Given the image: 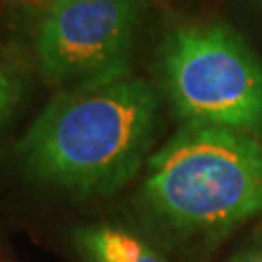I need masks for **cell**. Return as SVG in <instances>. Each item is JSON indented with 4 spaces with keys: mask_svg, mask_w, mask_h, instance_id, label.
<instances>
[{
    "mask_svg": "<svg viewBox=\"0 0 262 262\" xmlns=\"http://www.w3.org/2000/svg\"><path fill=\"white\" fill-rule=\"evenodd\" d=\"M16 101H18V85L0 64V124L10 117Z\"/></svg>",
    "mask_w": 262,
    "mask_h": 262,
    "instance_id": "6",
    "label": "cell"
},
{
    "mask_svg": "<svg viewBox=\"0 0 262 262\" xmlns=\"http://www.w3.org/2000/svg\"><path fill=\"white\" fill-rule=\"evenodd\" d=\"M142 198L183 237H222L262 212V144L254 134L185 122L148 159Z\"/></svg>",
    "mask_w": 262,
    "mask_h": 262,
    "instance_id": "2",
    "label": "cell"
},
{
    "mask_svg": "<svg viewBox=\"0 0 262 262\" xmlns=\"http://www.w3.org/2000/svg\"><path fill=\"white\" fill-rule=\"evenodd\" d=\"M251 2H254V4H258V6H262V0H251Z\"/></svg>",
    "mask_w": 262,
    "mask_h": 262,
    "instance_id": "9",
    "label": "cell"
},
{
    "mask_svg": "<svg viewBox=\"0 0 262 262\" xmlns=\"http://www.w3.org/2000/svg\"><path fill=\"white\" fill-rule=\"evenodd\" d=\"M136 21V0H51L35 45L41 72L76 84L124 66Z\"/></svg>",
    "mask_w": 262,
    "mask_h": 262,
    "instance_id": "4",
    "label": "cell"
},
{
    "mask_svg": "<svg viewBox=\"0 0 262 262\" xmlns=\"http://www.w3.org/2000/svg\"><path fill=\"white\" fill-rule=\"evenodd\" d=\"M74 243L88 262H167L144 239L111 225L80 227Z\"/></svg>",
    "mask_w": 262,
    "mask_h": 262,
    "instance_id": "5",
    "label": "cell"
},
{
    "mask_svg": "<svg viewBox=\"0 0 262 262\" xmlns=\"http://www.w3.org/2000/svg\"><path fill=\"white\" fill-rule=\"evenodd\" d=\"M24 2L35 4V6H49V4H51V0H24Z\"/></svg>",
    "mask_w": 262,
    "mask_h": 262,
    "instance_id": "8",
    "label": "cell"
},
{
    "mask_svg": "<svg viewBox=\"0 0 262 262\" xmlns=\"http://www.w3.org/2000/svg\"><path fill=\"white\" fill-rule=\"evenodd\" d=\"M161 76L183 122L262 130V62L229 26L177 28L161 49Z\"/></svg>",
    "mask_w": 262,
    "mask_h": 262,
    "instance_id": "3",
    "label": "cell"
},
{
    "mask_svg": "<svg viewBox=\"0 0 262 262\" xmlns=\"http://www.w3.org/2000/svg\"><path fill=\"white\" fill-rule=\"evenodd\" d=\"M158 115L154 88L117 66L58 92L18 142L19 163L41 187L111 194L138 173Z\"/></svg>",
    "mask_w": 262,
    "mask_h": 262,
    "instance_id": "1",
    "label": "cell"
},
{
    "mask_svg": "<svg viewBox=\"0 0 262 262\" xmlns=\"http://www.w3.org/2000/svg\"><path fill=\"white\" fill-rule=\"evenodd\" d=\"M229 262H262V235L241 249Z\"/></svg>",
    "mask_w": 262,
    "mask_h": 262,
    "instance_id": "7",
    "label": "cell"
}]
</instances>
